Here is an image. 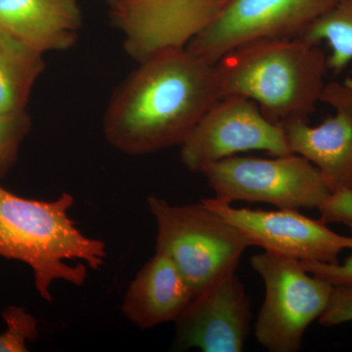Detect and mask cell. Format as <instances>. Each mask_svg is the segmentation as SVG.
<instances>
[{"instance_id":"obj_1","label":"cell","mask_w":352,"mask_h":352,"mask_svg":"<svg viewBox=\"0 0 352 352\" xmlns=\"http://www.w3.org/2000/svg\"><path fill=\"white\" fill-rule=\"evenodd\" d=\"M220 98L215 64L186 50L139 63L111 96L103 117L109 144L138 156L182 146Z\"/></svg>"},{"instance_id":"obj_2","label":"cell","mask_w":352,"mask_h":352,"mask_svg":"<svg viewBox=\"0 0 352 352\" xmlns=\"http://www.w3.org/2000/svg\"><path fill=\"white\" fill-rule=\"evenodd\" d=\"M74 204L69 193L31 200L0 185V256L28 264L38 295L48 302L54 282L82 286L88 268L100 270L107 259L105 243L83 235L69 217Z\"/></svg>"},{"instance_id":"obj_3","label":"cell","mask_w":352,"mask_h":352,"mask_svg":"<svg viewBox=\"0 0 352 352\" xmlns=\"http://www.w3.org/2000/svg\"><path fill=\"white\" fill-rule=\"evenodd\" d=\"M220 98L254 101L282 126L307 120L325 87L327 58L318 45L298 38L254 41L227 53L217 64Z\"/></svg>"},{"instance_id":"obj_4","label":"cell","mask_w":352,"mask_h":352,"mask_svg":"<svg viewBox=\"0 0 352 352\" xmlns=\"http://www.w3.org/2000/svg\"><path fill=\"white\" fill-rule=\"evenodd\" d=\"M148 207L156 221V252L177 266L194 292L200 293L236 272L251 241L203 204L173 205L151 196Z\"/></svg>"},{"instance_id":"obj_5","label":"cell","mask_w":352,"mask_h":352,"mask_svg":"<svg viewBox=\"0 0 352 352\" xmlns=\"http://www.w3.org/2000/svg\"><path fill=\"white\" fill-rule=\"evenodd\" d=\"M251 265L265 294L254 324L259 344L271 352H296L310 324L327 309L333 286L303 267L302 261L266 252Z\"/></svg>"},{"instance_id":"obj_6","label":"cell","mask_w":352,"mask_h":352,"mask_svg":"<svg viewBox=\"0 0 352 352\" xmlns=\"http://www.w3.org/2000/svg\"><path fill=\"white\" fill-rule=\"evenodd\" d=\"M222 200L318 210L332 194L316 166L296 154L272 159L233 156L201 173Z\"/></svg>"},{"instance_id":"obj_7","label":"cell","mask_w":352,"mask_h":352,"mask_svg":"<svg viewBox=\"0 0 352 352\" xmlns=\"http://www.w3.org/2000/svg\"><path fill=\"white\" fill-rule=\"evenodd\" d=\"M248 151L293 154L283 127L268 120L254 101L226 96L208 109L183 142L180 159L187 170L201 173L222 160Z\"/></svg>"},{"instance_id":"obj_8","label":"cell","mask_w":352,"mask_h":352,"mask_svg":"<svg viewBox=\"0 0 352 352\" xmlns=\"http://www.w3.org/2000/svg\"><path fill=\"white\" fill-rule=\"evenodd\" d=\"M340 0H230L221 15L185 48L217 64L227 53L271 38H298Z\"/></svg>"},{"instance_id":"obj_9","label":"cell","mask_w":352,"mask_h":352,"mask_svg":"<svg viewBox=\"0 0 352 352\" xmlns=\"http://www.w3.org/2000/svg\"><path fill=\"white\" fill-rule=\"evenodd\" d=\"M230 0H116L113 24L126 54L138 63L185 50L221 15Z\"/></svg>"},{"instance_id":"obj_10","label":"cell","mask_w":352,"mask_h":352,"mask_svg":"<svg viewBox=\"0 0 352 352\" xmlns=\"http://www.w3.org/2000/svg\"><path fill=\"white\" fill-rule=\"evenodd\" d=\"M200 201L266 252L308 263H337L340 252L352 250L351 236L333 232L323 220L310 219L298 210L235 208L217 197Z\"/></svg>"},{"instance_id":"obj_11","label":"cell","mask_w":352,"mask_h":352,"mask_svg":"<svg viewBox=\"0 0 352 352\" xmlns=\"http://www.w3.org/2000/svg\"><path fill=\"white\" fill-rule=\"evenodd\" d=\"M251 300L236 272L196 294L175 322V347L241 352L251 327Z\"/></svg>"},{"instance_id":"obj_12","label":"cell","mask_w":352,"mask_h":352,"mask_svg":"<svg viewBox=\"0 0 352 352\" xmlns=\"http://www.w3.org/2000/svg\"><path fill=\"white\" fill-rule=\"evenodd\" d=\"M320 102L335 110L320 126L307 120L282 126L289 150L318 168L332 193L352 190V78L326 85Z\"/></svg>"},{"instance_id":"obj_13","label":"cell","mask_w":352,"mask_h":352,"mask_svg":"<svg viewBox=\"0 0 352 352\" xmlns=\"http://www.w3.org/2000/svg\"><path fill=\"white\" fill-rule=\"evenodd\" d=\"M82 20L78 0H0V32L43 54L73 47Z\"/></svg>"},{"instance_id":"obj_14","label":"cell","mask_w":352,"mask_h":352,"mask_svg":"<svg viewBox=\"0 0 352 352\" xmlns=\"http://www.w3.org/2000/svg\"><path fill=\"white\" fill-rule=\"evenodd\" d=\"M193 296V289L175 263L155 252L127 288L122 311L131 323L145 330L177 320Z\"/></svg>"},{"instance_id":"obj_15","label":"cell","mask_w":352,"mask_h":352,"mask_svg":"<svg viewBox=\"0 0 352 352\" xmlns=\"http://www.w3.org/2000/svg\"><path fill=\"white\" fill-rule=\"evenodd\" d=\"M43 53L0 32V113L25 111L45 69Z\"/></svg>"},{"instance_id":"obj_16","label":"cell","mask_w":352,"mask_h":352,"mask_svg":"<svg viewBox=\"0 0 352 352\" xmlns=\"http://www.w3.org/2000/svg\"><path fill=\"white\" fill-rule=\"evenodd\" d=\"M298 38L314 45L325 41L331 48L328 69L339 75L352 61V0H340Z\"/></svg>"},{"instance_id":"obj_17","label":"cell","mask_w":352,"mask_h":352,"mask_svg":"<svg viewBox=\"0 0 352 352\" xmlns=\"http://www.w3.org/2000/svg\"><path fill=\"white\" fill-rule=\"evenodd\" d=\"M7 329L0 333V352L28 351V342L38 338V323L25 308L10 305L2 312Z\"/></svg>"},{"instance_id":"obj_18","label":"cell","mask_w":352,"mask_h":352,"mask_svg":"<svg viewBox=\"0 0 352 352\" xmlns=\"http://www.w3.org/2000/svg\"><path fill=\"white\" fill-rule=\"evenodd\" d=\"M32 122L27 112L0 113V177L12 168L21 144L31 131Z\"/></svg>"},{"instance_id":"obj_19","label":"cell","mask_w":352,"mask_h":352,"mask_svg":"<svg viewBox=\"0 0 352 352\" xmlns=\"http://www.w3.org/2000/svg\"><path fill=\"white\" fill-rule=\"evenodd\" d=\"M352 322V287H333L327 309L319 323L324 327H333Z\"/></svg>"},{"instance_id":"obj_20","label":"cell","mask_w":352,"mask_h":352,"mask_svg":"<svg viewBox=\"0 0 352 352\" xmlns=\"http://www.w3.org/2000/svg\"><path fill=\"white\" fill-rule=\"evenodd\" d=\"M346 226L351 230L352 237V222H347ZM302 263L308 272L322 278L333 287H352V254L344 263H323L314 261H302Z\"/></svg>"},{"instance_id":"obj_21","label":"cell","mask_w":352,"mask_h":352,"mask_svg":"<svg viewBox=\"0 0 352 352\" xmlns=\"http://www.w3.org/2000/svg\"><path fill=\"white\" fill-rule=\"evenodd\" d=\"M318 210L325 223L352 222V190L333 192Z\"/></svg>"},{"instance_id":"obj_22","label":"cell","mask_w":352,"mask_h":352,"mask_svg":"<svg viewBox=\"0 0 352 352\" xmlns=\"http://www.w3.org/2000/svg\"><path fill=\"white\" fill-rule=\"evenodd\" d=\"M107 1L109 2V4H110V6H112V4L113 3V2L116 1V0H107Z\"/></svg>"}]
</instances>
